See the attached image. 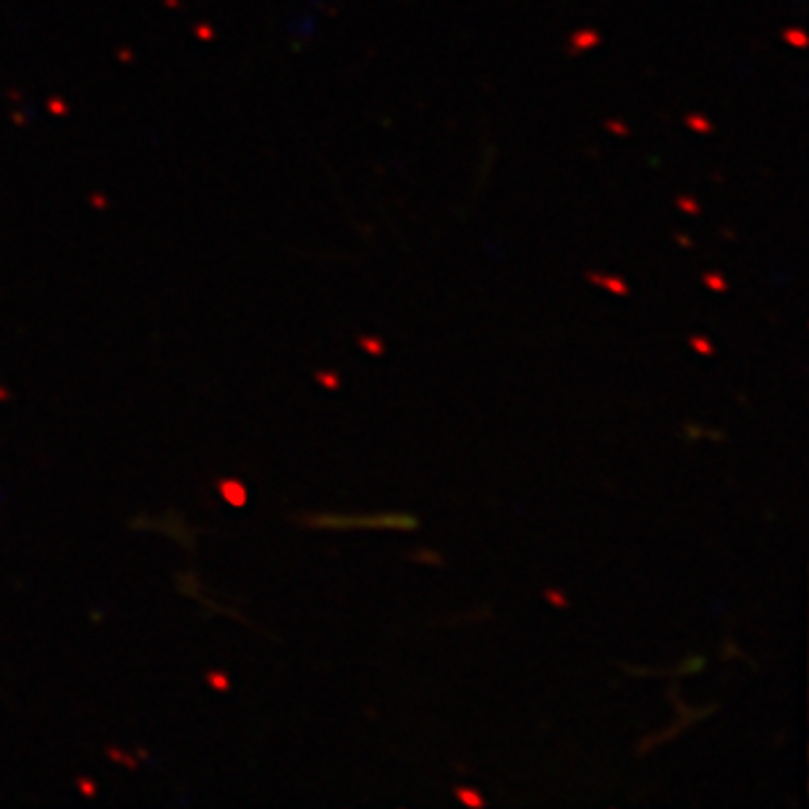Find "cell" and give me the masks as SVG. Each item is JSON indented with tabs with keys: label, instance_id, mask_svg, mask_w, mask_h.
<instances>
[{
	"label": "cell",
	"instance_id": "8992f818",
	"mask_svg": "<svg viewBox=\"0 0 809 809\" xmlns=\"http://www.w3.org/2000/svg\"><path fill=\"white\" fill-rule=\"evenodd\" d=\"M359 346L372 356H383L385 353V343L380 338H375V336H359Z\"/></svg>",
	"mask_w": 809,
	"mask_h": 809
},
{
	"label": "cell",
	"instance_id": "5b68a950",
	"mask_svg": "<svg viewBox=\"0 0 809 809\" xmlns=\"http://www.w3.org/2000/svg\"><path fill=\"white\" fill-rule=\"evenodd\" d=\"M314 380L323 385V388H327V390H338L340 388V377L336 372H330V369H317L314 372Z\"/></svg>",
	"mask_w": 809,
	"mask_h": 809
},
{
	"label": "cell",
	"instance_id": "277c9868",
	"mask_svg": "<svg viewBox=\"0 0 809 809\" xmlns=\"http://www.w3.org/2000/svg\"><path fill=\"white\" fill-rule=\"evenodd\" d=\"M409 558L416 560V563H427V566H440V563H443L440 553H435V550H427V547L412 550V553H409Z\"/></svg>",
	"mask_w": 809,
	"mask_h": 809
},
{
	"label": "cell",
	"instance_id": "ba28073f",
	"mask_svg": "<svg viewBox=\"0 0 809 809\" xmlns=\"http://www.w3.org/2000/svg\"><path fill=\"white\" fill-rule=\"evenodd\" d=\"M545 600L550 605H556V608H569V600H566V595L560 589H545Z\"/></svg>",
	"mask_w": 809,
	"mask_h": 809
},
{
	"label": "cell",
	"instance_id": "7a4b0ae2",
	"mask_svg": "<svg viewBox=\"0 0 809 809\" xmlns=\"http://www.w3.org/2000/svg\"><path fill=\"white\" fill-rule=\"evenodd\" d=\"M221 493L225 495V501L231 503V506H244L247 503V490H244L241 482H236V480L221 482Z\"/></svg>",
	"mask_w": 809,
	"mask_h": 809
},
{
	"label": "cell",
	"instance_id": "6da1fadb",
	"mask_svg": "<svg viewBox=\"0 0 809 809\" xmlns=\"http://www.w3.org/2000/svg\"><path fill=\"white\" fill-rule=\"evenodd\" d=\"M314 530H416L419 519L412 514H309L301 519Z\"/></svg>",
	"mask_w": 809,
	"mask_h": 809
},
{
	"label": "cell",
	"instance_id": "3957f363",
	"mask_svg": "<svg viewBox=\"0 0 809 809\" xmlns=\"http://www.w3.org/2000/svg\"><path fill=\"white\" fill-rule=\"evenodd\" d=\"M456 799L461 804H466V807H474V809L485 807V799L480 796V791H474V788H456Z\"/></svg>",
	"mask_w": 809,
	"mask_h": 809
},
{
	"label": "cell",
	"instance_id": "52a82bcc",
	"mask_svg": "<svg viewBox=\"0 0 809 809\" xmlns=\"http://www.w3.org/2000/svg\"><path fill=\"white\" fill-rule=\"evenodd\" d=\"M689 346H692L697 353H705V356H712L715 353V346L710 343V338L705 336H689Z\"/></svg>",
	"mask_w": 809,
	"mask_h": 809
}]
</instances>
